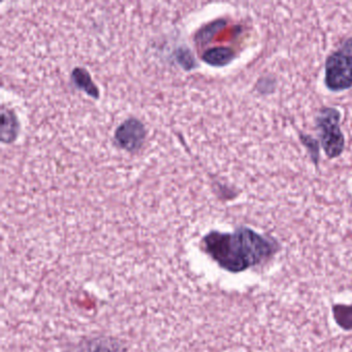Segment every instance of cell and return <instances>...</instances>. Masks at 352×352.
Listing matches in <instances>:
<instances>
[{
	"instance_id": "obj_5",
	"label": "cell",
	"mask_w": 352,
	"mask_h": 352,
	"mask_svg": "<svg viewBox=\"0 0 352 352\" xmlns=\"http://www.w3.org/2000/svg\"><path fill=\"white\" fill-rule=\"evenodd\" d=\"M76 352H124L122 344L109 338H96L89 341L82 342Z\"/></svg>"
},
{
	"instance_id": "obj_6",
	"label": "cell",
	"mask_w": 352,
	"mask_h": 352,
	"mask_svg": "<svg viewBox=\"0 0 352 352\" xmlns=\"http://www.w3.org/2000/svg\"><path fill=\"white\" fill-rule=\"evenodd\" d=\"M234 56L236 55L232 49L219 47V48H213L206 51L203 59L205 63L212 67H221L230 65L234 60Z\"/></svg>"
},
{
	"instance_id": "obj_9",
	"label": "cell",
	"mask_w": 352,
	"mask_h": 352,
	"mask_svg": "<svg viewBox=\"0 0 352 352\" xmlns=\"http://www.w3.org/2000/svg\"><path fill=\"white\" fill-rule=\"evenodd\" d=\"M337 322L344 329H352V306H336L333 309Z\"/></svg>"
},
{
	"instance_id": "obj_7",
	"label": "cell",
	"mask_w": 352,
	"mask_h": 352,
	"mask_svg": "<svg viewBox=\"0 0 352 352\" xmlns=\"http://www.w3.org/2000/svg\"><path fill=\"white\" fill-rule=\"evenodd\" d=\"M18 124L16 117L7 109H3V126H1V140L5 143L14 141L17 135Z\"/></svg>"
},
{
	"instance_id": "obj_11",
	"label": "cell",
	"mask_w": 352,
	"mask_h": 352,
	"mask_svg": "<svg viewBox=\"0 0 352 352\" xmlns=\"http://www.w3.org/2000/svg\"><path fill=\"white\" fill-rule=\"evenodd\" d=\"M224 22L222 20H219V21L214 22L211 25L207 26V28H204L199 34V41L201 43H208V41L210 38H213L215 32H217L220 28H223Z\"/></svg>"
},
{
	"instance_id": "obj_2",
	"label": "cell",
	"mask_w": 352,
	"mask_h": 352,
	"mask_svg": "<svg viewBox=\"0 0 352 352\" xmlns=\"http://www.w3.org/2000/svg\"><path fill=\"white\" fill-rule=\"evenodd\" d=\"M324 85L329 91L342 92L352 88V38H346L327 56Z\"/></svg>"
},
{
	"instance_id": "obj_8",
	"label": "cell",
	"mask_w": 352,
	"mask_h": 352,
	"mask_svg": "<svg viewBox=\"0 0 352 352\" xmlns=\"http://www.w3.org/2000/svg\"><path fill=\"white\" fill-rule=\"evenodd\" d=\"M74 80L76 81L78 87L81 88L84 91L87 92L89 96H94V98H98V90L96 87L94 83H92L91 78H90L89 74L85 71V69H75L73 74Z\"/></svg>"
},
{
	"instance_id": "obj_3",
	"label": "cell",
	"mask_w": 352,
	"mask_h": 352,
	"mask_svg": "<svg viewBox=\"0 0 352 352\" xmlns=\"http://www.w3.org/2000/svg\"><path fill=\"white\" fill-rule=\"evenodd\" d=\"M341 118V113L336 108L321 109L315 118L319 142L329 160L340 157L345 149V137L340 126Z\"/></svg>"
},
{
	"instance_id": "obj_10",
	"label": "cell",
	"mask_w": 352,
	"mask_h": 352,
	"mask_svg": "<svg viewBox=\"0 0 352 352\" xmlns=\"http://www.w3.org/2000/svg\"><path fill=\"white\" fill-rule=\"evenodd\" d=\"M302 144L308 148L310 152L311 158L315 164H318L319 162V146L317 144L316 140L313 139L310 135H300Z\"/></svg>"
},
{
	"instance_id": "obj_1",
	"label": "cell",
	"mask_w": 352,
	"mask_h": 352,
	"mask_svg": "<svg viewBox=\"0 0 352 352\" xmlns=\"http://www.w3.org/2000/svg\"><path fill=\"white\" fill-rule=\"evenodd\" d=\"M206 252L222 267L234 273L257 265L274 252L272 243L250 228H238L232 234L212 232L204 238Z\"/></svg>"
},
{
	"instance_id": "obj_4",
	"label": "cell",
	"mask_w": 352,
	"mask_h": 352,
	"mask_svg": "<svg viewBox=\"0 0 352 352\" xmlns=\"http://www.w3.org/2000/svg\"><path fill=\"white\" fill-rule=\"evenodd\" d=\"M145 127L138 119H127L115 131L117 144L127 151H135L143 145L146 139Z\"/></svg>"
}]
</instances>
